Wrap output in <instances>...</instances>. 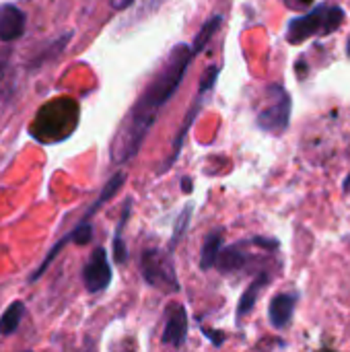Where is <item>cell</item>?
I'll return each instance as SVG.
<instances>
[{
	"label": "cell",
	"instance_id": "obj_1",
	"mask_svg": "<svg viewBox=\"0 0 350 352\" xmlns=\"http://www.w3.org/2000/svg\"><path fill=\"white\" fill-rule=\"evenodd\" d=\"M196 56L198 54L190 43L173 45V50L163 60L161 68L149 80L146 89L140 93L136 103L120 122L109 146V159L113 165H126L138 155L151 128L161 116V109L177 93Z\"/></svg>",
	"mask_w": 350,
	"mask_h": 352
},
{
	"label": "cell",
	"instance_id": "obj_2",
	"mask_svg": "<svg viewBox=\"0 0 350 352\" xmlns=\"http://www.w3.org/2000/svg\"><path fill=\"white\" fill-rule=\"evenodd\" d=\"M126 184V171H116L109 179H107V184L101 188V194L93 200V204L87 208V212H85V217L78 221V225L70 231V233H66L47 254H45V258H43V262L37 266V270H33V274L29 276V285H33L35 280H39L43 274H45V270L50 268V264L58 258V254L66 248V245H70V243H74V245H87L89 241H91V237H93V223H91V219L105 206V202H109L118 192H120V188Z\"/></svg>",
	"mask_w": 350,
	"mask_h": 352
},
{
	"label": "cell",
	"instance_id": "obj_3",
	"mask_svg": "<svg viewBox=\"0 0 350 352\" xmlns=\"http://www.w3.org/2000/svg\"><path fill=\"white\" fill-rule=\"evenodd\" d=\"M347 12L338 4H318L305 14H299L287 25V41L303 43L316 35H330L342 27Z\"/></svg>",
	"mask_w": 350,
	"mask_h": 352
},
{
	"label": "cell",
	"instance_id": "obj_4",
	"mask_svg": "<svg viewBox=\"0 0 350 352\" xmlns=\"http://www.w3.org/2000/svg\"><path fill=\"white\" fill-rule=\"evenodd\" d=\"M76 122L78 105L72 99H56L39 111L31 134L41 142H58L72 134Z\"/></svg>",
	"mask_w": 350,
	"mask_h": 352
},
{
	"label": "cell",
	"instance_id": "obj_5",
	"mask_svg": "<svg viewBox=\"0 0 350 352\" xmlns=\"http://www.w3.org/2000/svg\"><path fill=\"white\" fill-rule=\"evenodd\" d=\"M140 272L149 287L163 293H179V278L173 266V254L161 248H146L140 256Z\"/></svg>",
	"mask_w": 350,
	"mask_h": 352
},
{
	"label": "cell",
	"instance_id": "obj_6",
	"mask_svg": "<svg viewBox=\"0 0 350 352\" xmlns=\"http://www.w3.org/2000/svg\"><path fill=\"white\" fill-rule=\"evenodd\" d=\"M291 95L283 85H268L266 87V103L256 116V126L268 134L281 136L287 132L291 124Z\"/></svg>",
	"mask_w": 350,
	"mask_h": 352
},
{
	"label": "cell",
	"instance_id": "obj_7",
	"mask_svg": "<svg viewBox=\"0 0 350 352\" xmlns=\"http://www.w3.org/2000/svg\"><path fill=\"white\" fill-rule=\"evenodd\" d=\"M219 74H221V68H219V66H210V68L204 72V76H202V80H200V87H198V91H196V97H194V101H192V105H190V109H188V113H186V118H184V122H182V126H179V130H177V134H175V138H173L171 155H169V159L163 163V167H161V171H159V173H163V171L171 169V167H173V163L179 159V153H182L184 140H186V136H188V132H190V128H192V124H194L196 116H198V113H200V109L204 107V103H206L208 95L212 93V89H215V85H217Z\"/></svg>",
	"mask_w": 350,
	"mask_h": 352
},
{
	"label": "cell",
	"instance_id": "obj_8",
	"mask_svg": "<svg viewBox=\"0 0 350 352\" xmlns=\"http://www.w3.org/2000/svg\"><path fill=\"white\" fill-rule=\"evenodd\" d=\"M111 280H113V270H111L107 252H105V248L99 245V248H95L89 254V260L83 266V283H85V289L91 295L103 293V291H107V287L111 285Z\"/></svg>",
	"mask_w": 350,
	"mask_h": 352
},
{
	"label": "cell",
	"instance_id": "obj_9",
	"mask_svg": "<svg viewBox=\"0 0 350 352\" xmlns=\"http://www.w3.org/2000/svg\"><path fill=\"white\" fill-rule=\"evenodd\" d=\"M188 340V309L182 303H169L165 309L163 344L182 351Z\"/></svg>",
	"mask_w": 350,
	"mask_h": 352
},
{
	"label": "cell",
	"instance_id": "obj_10",
	"mask_svg": "<svg viewBox=\"0 0 350 352\" xmlns=\"http://www.w3.org/2000/svg\"><path fill=\"white\" fill-rule=\"evenodd\" d=\"M252 241L250 239H243V241H237L233 245H223L217 262H215V268L223 274H235V272H245L250 262H252Z\"/></svg>",
	"mask_w": 350,
	"mask_h": 352
},
{
	"label": "cell",
	"instance_id": "obj_11",
	"mask_svg": "<svg viewBox=\"0 0 350 352\" xmlns=\"http://www.w3.org/2000/svg\"><path fill=\"white\" fill-rule=\"evenodd\" d=\"M27 29V14L17 4H2L0 6V41L12 43L25 35Z\"/></svg>",
	"mask_w": 350,
	"mask_h": 352
},
{
	"label": "cell",
	"instance_id": "obj_12",
	"mask_svg": "<svg viewBox=\"0 0 350 352\" xmlns=\"http://www.w3.org/2000/svg\"><path fill=\"white\" fill-rule=\"evenodd\" d=\"M299 295L297 293H278L272 297L268 305V320L274 330H285L293 322L295 307H297Z\"/></svg>",
	"mask_w": 350,
	"mask_h": 352
},
{
	"label": "cell",
	"instance_id": "obj_13",
	"mask_svg": "<svg viewBox=\"0 0 350 352\" xmlns=\"http://www.w3.org/2000/svg\"><path fill=\"white\" fill-rule=\"evenodd\" d=\"M270 274L268 272H260L252 283H250V287L243 291V295L239 297V303H237V309H235V318H237V322H241L243 318H248L252 311H254V307H256V303H258V299H260V295H262V291L270 285Z\"/></svg>",
	"mask_w": 350,
	"mask_h": 352
},
{
	"label": "cell",
	"instance_id": "obj_14",
	"mask_svg": "<svg viewBox=\"0 0 350 352\" xmlns=\"http://www.w3.org/2000/svg\"><path fill=\"white\" fill-rule=\"evenodd\" d=\"M223 235H225L223 229H215L206 235V239L202 243V252H200V270L208 272L215 268V262L223 250Z\"/></svg>",
	"mask_w": 350,
	"mask_h": 352
},
{
	"label": "cell",
	"instance_id": "obj_15",
	"mask_svg": "<svg viewBox=\"0 0 350 352\" xmlns=\"http://www.w3.org/2000/svg\"><path fill=\"white\" fill-rule=\"evenodd\" d=\"M130 214H132V198H126L122 214H120V221H118V229L113 233V260L120 266H124L128 262V248L124 243V227H126Z\"/></svg>",
	"mask_w": 350,
	"mask_h": 352
},
{
	"label": "cell",
	"instance_id": "obj_16",
	"mask_svg": "<svg viewBox=\"0 0 350 352\" xmlns=\"http://www.w3.org/2000/svg\"><path fill=\"white\" fill-rule=\"evenodd\" d=\"M25 314H27L25 303H23V301H12V303L2 311V316H0V336H12V334L19 330V326H21Z\"/></svg>",
	"mask_w": 350,
	"mask_h": 352
},
{
	"label": "cell",
	"instance_id": "obj_17",
	"mask_svg": "<svg viewBox=\"0 0 350 352\" xmlns=\"http://www.w3.org/2000/svg\"><path fill=\"white\" fill-rule=\"evenodd\" d=\"M221 25H223V16H221V14H212V16L202 25L200 33H198V35L194 37V41L190 43V45L194 47L196 54H200V52L210 43V39L217 35V31L221 29Z\"/></svg>",
	"mask_w": 350,
	"mask_h": 352
},
{
	"label": "cell",
	"instance_id": "obj_18",
	"mask_svg": "<svg viewBox=\"0 0 350 352\" xmlns=\"http://www.w3.org/2000/svg\"><path fill=\"white\" fill-rule=\"evenodd\" d=\"M192 212H194V204H186L184 210L177 214L175 223H173V231H171V239H169V252L173 254V250L177 248V243L184 239V235L188 233V227H190V221H192Z\"/></svg>",
	"mask_w": 350,
	"mask_h": 352
},
{
	"label": "cell",
	"instance_id": "obj_19",
	"mask_svg": "<svg viewBox=\"0 0 350 352\" xmlns=\"http://www.w3.org/2000/svg\"><path fill=\"white\" fill-rule=\"evenodd\" d=\"M202 334L219 349V346H223V342H225V334L223 332H217V330H208V328H202Z\"/></svg>",
	"mask_w": 350,
	"mask_h": 352
},
{
	"label": "cell",
	"instance_id": "obj_20",
	"mask_svg": "<svg viewBox=\"0 0 350 352\" xmlns=\"http://www.w3.org/2000/svg\"><path fill=\"white\" fill-rule=\"evenodd\" d=\"M8 62H10V47H2V50H0V85H2V80H4Z\"/></svg>",
	"mask_w": 350,
	"mask_h": 352
},
{
	"label": "cell",
	"instance_id": "obj_21",
	"mask_svg": "<svg viewBox=\"0 0 350 352\" xmlns=\"http://www.w3.org/2000/svg\"><path fill=\"white\" fill-rule=\"evenodd\" d=\"M136 0H109V6L113 8V10H126L128 6H132Z\"/></svg>",
	"mask_w": 350,
	"mask_h": 352
},
{
	"label": "cell",
	"instance_id": "obj_22",
	"mask_svg": "<svg viewBox=\"0 0 350 352\" xmlns=\"http://www.w3.org/2000/svg\"><path fill=\"white\" fill-rule=\"evenodd\" d=\"M285 2H287L291 8H297V10H299V8H307L314 0H285Z\"/></svg>",
	"mask_w": 350,
	"mask_h": 352
},
{
	"label": "cell",
	"instance_id": "obj_23",
	"mask_svg": "<svg viewBox=\"0 0 350 352\" xmlns=\"http://www.w3.org/2000/svg\"><path fill=\"white\" fill-rule=\"evenodd\" d=\"M182 190H184L186 194L192 192V177H184V179H182Z\"/></svg>",
	"mask_w": 350,
	"mask_h": 352
},
{
	"label": "cell",
	"instance_id": "obj_24",
	"mask_svg": "<svg viewBox=\"0 0 350 352\" xmlns=\"http://www.w3.org/2000/svg\"><path fill=\"white\" fill-rule=\"evenodd\" d=\"M342 192H344V194H350V173L347 175V179L342 182Z\"/></svg>",
	"mask_w": 350,
	"mask_h": 352
},
{
	"label": "cell",
	"instance_id": "obj_25",
	"mask_svg": "<svg viewBox=\"0 0 350 352\" xmlns=\"http://www.w3.org/2000/svg\"><path fill=\"white\" fill-rule=\"evenodd\" d=\"M347 56L350 58V37H349V41H347Z\"/></svg>",
	"mask_w": 350,
	"mask_h": 352
},
{
	"label": "cell",
	"instance_id": "obj_26",
	"mask_svg": "<svg viewBox=\"0 0 350 352\" xmlns=\"http://www.w3.org/2000/svg\"><path fill=\"white\" fill-rule=\"evenodd\" d=\"M27 352H31V351H27Z\"/></svg>",
	"mask_w": 350,
	"mask_h": 352
}]
</instances>
